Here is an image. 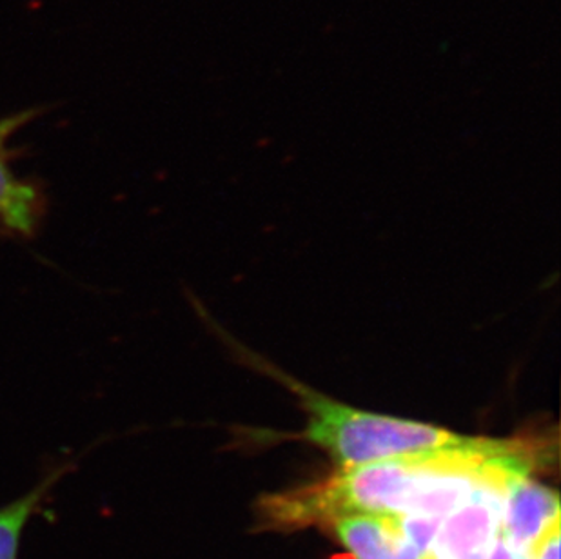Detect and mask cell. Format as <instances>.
<instances>
[{
  "label": "cell",
  "instance_id": "1",
  "mask_svg": "<svg viewBox=\"0 0 561 559\" xmlns=\"http://www.w3.org/2000/svg\"><path fill=\"white\" fill-rule=\"evenodd\" d=\"M554 440L546 434L478 438L433 453L344 467L325 480L265 498L260 516L273 528L325 525L356 514L445 520L472 492L546 467Z\"/></svg>",
  "mask_w": 561,
  "mask_h": 559
},
{
  "label": "cell",
  "instance_id": "2",
  "mask_svg": "<svg viewBox=\"0 0 561 559\" xmlns=\"http://www.w3.org/2000/svg\"><path fill=\"white\" fill-rule=\"evenodd\" d=\"M262 367L297 396L308 414L304 438L331 454L340 469L461 447L471 440V436L431 423L362 411L284 375L276 367L267 364Z\"/></svg>",
  "mask_w": 561,
  "mask_h": 559
},
{
  "label": "cell",
  "instance_id": "3",
  "mask_svg": "<svg viewBox=\"0 0 561 559\" xmlns=\"http://www.w3.org/2000/svg\"><path fill=\"white\" fill-rule=\"evenodd\" d=\"M513 481L482 487L447 514L433 545L435 559H488L499 538L503 500Z\"/></svg>",
  "mask_w": 561,
  "mask_h": 559
},
{
  "label": "cell",
  "instance_id": "4",
  "mask_svg": "<svg viewBox=\"0 0 561 559\" xmlns=\"http://www.w3.org/2000/svg\"><path fill=\"white\" fill-rule=\"evenodd\" d=\"M38 110H26L0 121V227L16 237H35L46 213V198L38 185L13 173L8 142L13 133L37 116Z\"/></svg>",
  "mask_w": 561,
  "mask_h": 559
},
{
  "label": "cell",
  "instance_id": "5",
  "mask_svg": "<svg viewBox=\"0 0 561 559\" xmlns=\"http://www.w3.org/2000/svg\"><path fill=\"white\" fill-rule=\"evenodd\" d=\"M560 517V498L530 476L514 480L503 500L500 536L522 558H529L536 541Z\"/></svg>",
  "mask_w": 561,
  "mask_h": 559
},
{
  "label": "cell",
  "instance_id": "6",
  "mask_svg": "<svg viewBox=\"0 0 561 559\" xmlns=\"http://www.w3.org/2000/svg\"><path fill=\"white\" fill-rule=\"evenodd\" d=\"M340 541L356 559H435L422 555L389 514H356L331 523Z\"/></svg>",
  "mask_w": 561,
  "mask_h": 559
},
{
  "label": "cell",
  "instance_id": "7",
  "mask_svg": "<svg viewBox=\"0 0 561 559\" xmlns=\"http://www.w3.org/2000/svg\"><path fill=\"white\" fill-rule=\"evenodd\" d=\"M68 470V465L51 470L24 497L0 506V559H19L22 536H24L27 523L32 522V517L37 516L38 512H43L44 503L48 502L54 487L59 483L60 478Z\"/></svg>",
  "mask_w": 561,
  "mask_h": 559
},
{
  "label": "cell",
  "instance_id": "8",
  "mask_svg": "<svg viewBox=\"0 0 561 559\" xmlns=\"http://www.w3.org/2000/svg\"><path fill=\"white\" fill-rule=\"evenodd\" d=\"M527 559H560V517L541 534Z\"/></svg>",
  "mask_w": 561,
  "mask_h": 559
},
{
  "label": "cell",
  "instance_id": "9",
  "mask_svg": "<svg viewBox=\"0 0 561 559\" xmlns=\"http://www.w3.org/2000/svg\"><path fill=\"white\" fill-rule=\"evenodd\" d=\"M488 559H524L522 556L513 549V547H508L505 544V539L502 538L499 534V538H496V544H494L493 550H491V555L488 556Z\"/></svg>",
  "mask_w": 561,
  "mask_h": 559
}]
</instances>
